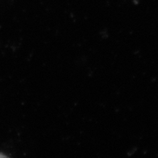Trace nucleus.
I'll use <instances>...</instances> for the list:
<instances>
[{
	"label": "nucleus",
	"mask_w": 158,
	"mask_h": 158,
	"mask_svg": "<svg viewBox=\"0 0 158 158\" xmlns=\"http://www.w3.org/2000/svg\"><path fill=\"white\" fill-rule=\"evenodd\" d=\"M0 158H8V157H6V156H5V155H1V154H0Z\"/></svg>",
	"instance_id": "obj_1"
}]
</instances>
